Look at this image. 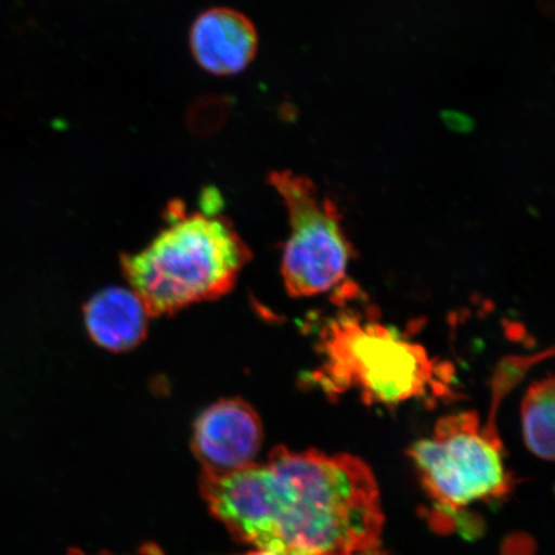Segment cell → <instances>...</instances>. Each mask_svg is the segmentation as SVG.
<instances>
[{"instance_id": "1", "label": "cell", "mask_w": 555, "mask_h": 555, "mask_svg": "<svg viewBox=\"0 0 555 555\" xmlns=\"http://www.w3.org/2000/svg\"><path fill=\"white\" fill-rule=\"evenodd\" d=\"M203 496L238 539L282 555H349L380 546L384 513L365 463L276 448L232 474H201Z\"/></svg>"}, {"instance_id": "2", "label": "cell", "mask_w": 555, "mask_h": 555, "mask_svg": "<svg viewBox=\"0 0 555 555\" xmlns=\"http://www.w3.org/2000/svg\"><path fill=\"white\" fill-rule=\"evenodd\" d=\"M201 206L189 211L173 201L163 231L141 251L122 255L125 280L152 318L228 295L253 259L237 229L220 212L217 192L206 191Z\"/></svg>"}, {"instance_id": "3", "label": "cell", "mask_w": 555, "mask_h": 555, "mask_svg": "<svg viewBox=\"0 0 555 555\" xmlns=\"http://www.w3.org/2000/svg\"><path fill=\"white\" fill-rule=\"evenodd\" d=\"M322 364L312 384L328 395L360 392L366 404L393 406L412 399L443 398L453 372L429 358L425 347L358 311L344 310L318 337Z\"/></svg>"}, {"instance_id": "4", "label": "cell", "mask_w": 555, "mask_h": 555, "mask_svg": "<svg viewBox=\"0 0 555 555\" xmlns=\"http://www.w3.org/2000/svg\"><path fill=\"white\" fill-rule=\"evenodd\" d=\"M498 434L480 428L475 412L448 415L431 439L414 443L411 456L442 515L506 494L511 480Z\"/></svg>"}, {"instance_id": "5", "label": "cell", "mask_w": 555, "mask_h": 555, "mask_svg": "<svg viewBox=\"0 0 555 555\" xmlns=\"http://www.w3.org/2000/svg\"><path fill=\"white\" fill-rule=\"evenodd\" d=\"M269 183L288 211L289 237L282 276L291 297L323 295L345 280L352 258L341 212L312 180L291 170L274 171Z\"/></svg>"}, {"instance_id": "6", "label": "cell", "mask_w": 555, "mask_h": 555, "mask_svg": "<svg viewBox=\"0 0 555 555\" xmlns=\"http://www.w3.org/2000/svg\"><path fill=\"white\" fill-rule=\"evenodd\" d=\"M261 442L259 415L242 399L215 402L194 425L193 451L205 475H228L249 466Z\"/></svg>"}, {"instance_id": "7", "label": "cell", "mask_w": 555, "mask_h": 555, "mask_svg": "<svg viewBox=\"0 0 555 555\" xmlns=\"http://www.w3.org/2000/svg\"><path fill=\"white\" fill-rule=\"evenodd\" d=\"M190 46L194 60L206 73L229 76L251 65L258 53L259 35L243 13L218 7L194 20Z\"/></svg>"}, {"instance_id": "8", "label": "cell", "mask_w": 555, "mask_h": 555, "mask_svg": "<svg viewBox=\"0 0 555 555\" xmlns=\"http://www.w3.org/2000/svg\"><path fill=\"white\" fill-rule=\"evenodd\" d=\"M150 312L133 289L108 287L85 305V323L90 338L111 352L135 349L147 336Z\"/></svg>"}, {"instance_id": "9", "label": "cell", "mask_w": 555, "mask_h": 555, "mask_svg": "<svg viewBox=\"0 0 555 555\" xmlns=\"http://www.w3.org/2000/svg\"><path fill=\"white\" fill-rule=\"evenodd\" d=\"M554 378L533 382L527 390L520 415L527 448L541 460H554Z\"/></svg>"}, {"instance_id": "10", "label": "cell", "mask_w": 555, "mask_h": 555, "mask_svg": "<svg viewBox=\"0 0 555 555\" xmlns=\"http://www.w3.org/2000/svg\"><path fill=\"white\" fill-rule=\"evenodd\" d=\"M68 555H90V554H87L81 551H72V552H69ZM95 555H115V554L101 553V554H95ZM131 555H165V553L162 550H159V547L157 545L151 544V545L142 546L141 551H139L135 554H131Z\"/></svg>"}, {"instance_id": "11", "label": "cell", "mask_w": 555, "mask_h": 555, "mask_svg": "<svg viewBox=\"0 0 555 555\" xmlns=\"http://www.w3.org/2000/svg\"><path fill=\"white\" fill-rule=\"evenodd\" d=\"M349 555H386L384 552H382L380 546L372 547V550L352 553Z\"/></svg>"}, {"instance_id": "12", "label": "cell", "mask_w": 555, "mask_h": 555, "mask_svg": "<svg viewBox=\"0 0 555 555\" xmlns=\"http://www.w3.org/2000/svg\"><path fill=\"white\" fill-rule=\"evenodd\" d=\"M245 555H282V554H276V553L267 552V551H258V552H253V553H248Z\"/></svg>"}]
</instances>
